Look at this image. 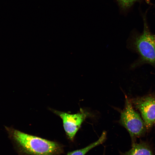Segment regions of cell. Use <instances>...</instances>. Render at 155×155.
<instances>
[{
    "label": "cell",
    "instance_id": "1",
    "mask_svg": "<svg viewBox=\"0 0 155 155\" xmlns=\"http://www.w3.org/2000/svg\"><path fill=\"white\" fill-rule=\"evenodd\" d=\"M5 128L20 155H58L62 152L61 145L57 142L25 133L12 127Z\"/></svg>",
    "mask_w": 155,
    "mask_h": 155
},
{
    "label": "cell",
    "instance_id": "2",
    "mask_svg": "<svg viewBox=\"0 0 155 155\" xmlns=\"http://www.w3.org/2000/svg\"><path fill=\"white\" fill-rule=\"evenodd\" d=\"M144 23L143 32L133 40V48L139 57L131 65V69L144 64L150 65L155 69V34L150 32L146 19Z\"/></svg>",
    "mask_w": 155,
    "mask_h": 155
},
{
    "label": "cell",
    "instance_id": "3",
    "mask_svg": "<svg viewBox=\"0 0 155 155\" xmlns=\"http://www.w3.org/2000/svg\"><path fill=\"white\" fill-rule=\"evenodd\" d=\"M125 99V106L121 113L119 122L129 133L132 145L136 142V138L144 134L146 129L143 120L133 109L131 102L127 97Z\"/></svg>",
    "mask_w": 155,
    "mask_h": 155
},
{
    "label": "cell",
    "instance_id": "4",
    "mask_svg": "<svg viewBox=\"0 0 155 155\" xmlns=\"http://www.w3.org/2000/svg\"><path fill=\"white\" fill-rule=\"evenodd\" d=\"M132 102L140 112L146 129H150L155 121V98L148 96L135 99Z\"/></svg>",
    "mask_w": 155,
    "mask_h": 155
},
{
    "label": "cell",
    "instance_id": "5",
    "mask_svg": "<svg viewBox=\"0 0 155 155\" xmlns=\"http://www.w3.org/2000/svg\"><path fill=\"white\" fill-rule=\"evenodd\" d=\"M54 113L62 119L66 133L71 140H73L77 132L87 116L83 110L76 114H71L64 112L54 111Z\"/></svg>",
    "mask_w": 155,
    "mask_h": 155
},
{
    "label": "cell",
    "instance_id": "6",
    "mask_svg": "<svg viewBox=\"0 0 155 155\" xmlns=\"http://www.w3.org/2000/svg\"><path fill=\"white\" fill-rule=\"evenodd\" d=\"M131 147L127 151L120 152V155H155L153 147L146 142L140 141L132 145Z\"/></svg>",
    "mask_w": 155,
    "mask_h": 155
},
{
    "label": "cell",
    "instance_id": "7",
    "mask_svg": "<svg viewBox=\"0 0 155 155\" xmlns=\"http://www.w3.org/2000/svg\"><path fill=\"white\" fill-rule=\"evenodd\" d=\"M106 138V133L104 131L100 137L96 141L83 148L68 152L67 155H85L91 149L103 143Z\"/></svg>",
    "mask_w": 155,
    "mask_h": 155
},
{
    "label": "cell",
    "instance_id": "8",
    "mask_svg": "<svg viewBox=\"0 0 155 155\" xmlns=\"http://www.w3.org/2000/svg\"><path fill=\"white\" fill-rule=\"evenodd\" d=\"M139 0H118L122 7L125 9L130 7L135 2Z\"/></svg>",
    "mask_w": 155,
    "mask_h": 155
}]
</instances>
